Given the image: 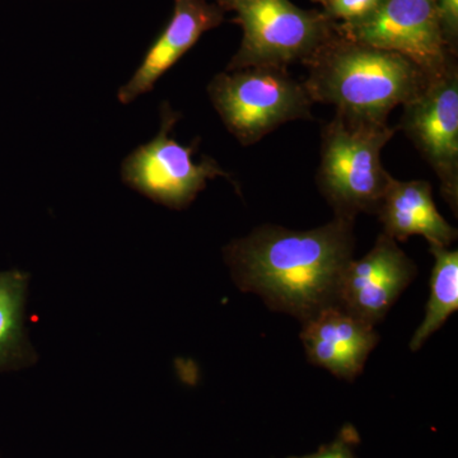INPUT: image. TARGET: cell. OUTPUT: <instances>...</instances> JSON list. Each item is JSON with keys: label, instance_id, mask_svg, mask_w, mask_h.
Masks as SVG:
<instances>
[{"label": "cell", "instance_id": "obj_1", "mask_svg": "<svg viewBox=\"0 0 458 458\" xmlns=\"http://www.w3.org/2000/svg\"><path fill=\"white\" fill-rule=\"evenodd\" d=\"M354 221L335 216L310 231L262 225L229 243L225 261L241 289L304 322L336 304L340 276L354 252Z\"/></svg>", "mask_w": 458, "mask_h": 458}, {"label": "cell", "instance_id": "obj_2", "mask_svg": "<svg viewBox=\"0 0 458 458\" xmlns=\"http://www.w3.org/2000/svg\"><path fill=\"white\" fill-rule=\"evenodd\" d=\"M303 81L313 104L372 123L420 95L434 75L408 57L352 40L342 32L307 63Z\"/></svg>", "mask_w": 458, "mask_h": 458}, {"label": "cell", "instance_id": "obj_3", "mask_svg": "<svg viewBox=\"0 0 458 458\" xmlns=\"http://www.w3.org/2000/svg\"><path fill=\"white\" fill-rule=\"evenodd\" d=\"M397 128L348 119L335 113L321 129L318 186L335 216L376 214L394 177L382 164V149Z\"/></svg>", "mask_w": 458, "mask_h": 458}, {"label": "cell", "instance_id": "obj_4", "mask_svg": "<svg viewBox=\"0 0 458 458\" xmlns=\"http://www.w3.org/2000/svg\"><path fill=\"white\" fill-rule=\"evenodd\" d=\"M222 11L233 12L242 41L225 71L306 65L339 35V23L322 11L297 7L291 0H216Z\"/></svg>", "mask_w": 458, "mask_h": 458}, {"label": "cell", "instance_id": "obj_5", "mask_svg": "<svg viewBox=\"0 0 458 458\" xmlns=\"http://www.w3.org/2000/svg\"><path fill=\"white\" fill-rule=\"evenodd\" d=\"M208 95L227 131L242 146L259 143L286 123L313 120L306 86L285 68L222 72L208 84Z\"/></svg>", "mask_w": 458, "mask_h": 458}, {"label": "cell", "instance_id": "obj_6", "mask_svg": "<svg viewBox=\"0 0 458 458\" xmlns=\"http://www.w3.org/2000/svg\"><path fill=\"white\" fill-rule=\"evenodd\" d=\"M180 117L168 102H164L158 134L132 150L122 165L126 185L156 203L177 210L189 207L207 188L208 181L216 177H225L236 185L216 159L204 156L200 162L195 161L200 141L183 146L172 137Z\"/></svg>", "mask_w": 458, "mask_h": 458}, {"label": "cell", "instance_id": "obj_7", "mask_svg": "<svg viewBox=\"0 0 458 458\" xmlns=\"http://www.w3.org/2000/svg\"><path fill=\"white\" fill-rule=\"evenodd\" d=\"M399 129L426 159L441 194L458 209V63L434 75L426 89L403 106Z\"/></svg>", "mask_w": 458, "mask_h": 458}, {"label": "cell", "instance_id": "obj_8", "mask_svg": "<svg viewBox=\"0 0 458 458\" xmlns=\"http://www.w3.org/2000/svg\"><path fill=\"white\" fill-rule=\"evenodd\" d=\"M352 40L408 57L436 75L456 62L443 38L436 0H381L369 17L339 23Z\"/></svg>", "mask_w": 458, "mask_h": 458}, {"label": "cell", "instance_id": "obj_9", "mask_svg": "<svg viewBox=\"0 0 458 458\" xmlns=\"http://www.w3.org/2000/svg\"><path fill=\"white\" fill-rule=\"evenodd\" d=\"M417 276L414 262L382 232L372 250L346 265L340 276L336 304L354 318L375 327Z\"/></svg>", "mask_w": 458, "mask_h": 458}, {"label": "cell", "instance_id": "obj_10", "mask_svg": "<svg viewBox=\"0 0 458 458\" xmlns=\"http://www.w3.org/2000/svg\"><path fill=\"white\" fill-rule=\"evenodd\" d=\"M225 16L216 3L174 0L170 22L147 51L140 68L117 92L120 104H131L150 92L159 78L189 53L205 32L222 25Z\"/></svg>", "mask_w": 458, "mask_h": 458}, {"label": "cell", "instance_id": "obj_11", "mask_svg": "<svg viewBox=\"0 0 458 458\" xmlns=\"http://www.w3.org/2000/svg\"><path fill=\"white\" fill-rule=\"evenodd\" d=\"M303 325L301 339L310 361L349 381L363 370L378 342L372 325L344 311L337 304L325 307Z\"/></svg>", "mask_w": 458, "mask_h": 458}, {"label": "cell", "instance_id": "obj_12", "mask_svg": "<svg viewBox=\"0 0 458 458\" xmlns=\"http://www.w3.org/2000/svg\"><path fill=\"white\" fill-rule=\"evenodd\" d=\"M376 214L384 225V233L400 242L421 236L430 246L448 247L457 238V229L437 209L428 181L394 177Z\"/></svg>", "mask_w": 458, "mask_h": 458}, {"label": "cell", "instance_id": "obj_13", "mask_svg": "<svg viewBox=\"0 0 458 458\" xmlns=\"http://www.w3.org/2000/svg\"><path fill=\"white\" fill-rule=\"evenodd\" d=\"M29 276L20 270L0 271V373L32 364L25 327Z\"/></svg>", "mask_w": 458, "mask_h": 458}, {"label": "cell", "instance_id": "obj_14", "mask_svg": "<svg viewBox=\"0 0 458 458\" xmlns=\"http://www.w3.org/2000/svg\"><path fill=\"white\" fill-rule=\"evenodd\" d=\"M434 258L430 298L426 318L415 331L410 349L418 351L428 337L443 327L458 307V252L448 247L430 246Z\"/></svg>", "mask_w": 458, "mask_h": 458}, {"label": "cell", "instance_id": "obj_15", "mask_svg": "<svg viewBox=\"0 0 458 458\" xmlns=\"http://www.w3.org/2000/svg\"><path fill=\"white\" fill-rule=\"evenodd\" d=\"M381 0H328L322 12L337 23H352L369 17Z\"/></svg>", "mask_w": 458, "mask_h": 458}, {"label": "cell", "instance_id": "obj_16", "mask_svg": "<svg viewBox=\"0 0 458 458\" xmlns=\"http://www.w3.org/2000/svg\"><path fill=\"white\" fill-rule=\"evenodd\" d=\"M360 445V436L354 427H344L333 442L321 445L313 454L286 458H360L355 447Z\"/></svg>", "mask_w": 458, "mask_h": 458}, {"label": "cell", "instance_id": "obj_17", "mask_svg": "<svg viewBox=\"0 0 458 458\" xmlns=\"http://www.w3.org/2000/svg\"><path fill=\"white\" fill-rule=\"evenodd\" d=\"M443 38L454 55L458 54V0H436Z\"/></svg>", "mask_w": 458, "mask_h": 458}, {"label": "cell", "instance_id": "obj_18", "mask_svg": "<svg viewBox=\"0 0 458 458\" xmlns=\"http://www.w3.org/2000/svg\"><path fill=\"white\" fill-rule=\"evenodd\" d=\"M313 3H318V4L324 5L325 3H327L328 0H312Z\"/></svg>", "mask_w": 458, "mask_h": 458}]
</instances>
